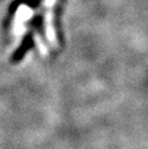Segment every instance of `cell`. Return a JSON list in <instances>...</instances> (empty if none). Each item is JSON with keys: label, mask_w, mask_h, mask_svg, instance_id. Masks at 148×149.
<instances>
[{"label": "cell", "mask_w": 148, "mask_h": 149, "mask_svg": "<svg viewBox=\"0 0 148 149\" xmlns=\"http://www.w3.org/2000/svg\"><path fill=\"white\" fill-rule=\"evenodd\" d=\"M57 3V0H44L43 2V24H44V31H45V38L51 48H57L58 41H57V34L55 30L54 24V8Z\"/></svg>", "instance_id": "6da1fadb"}]
</instances>
